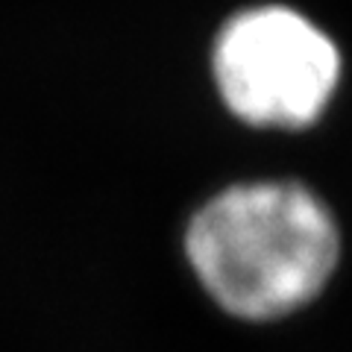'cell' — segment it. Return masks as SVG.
<instances>
[{
  "mask_svg": "<svg viewBox=\"0 0 352 352\" xmlns=\"http://www.w3.org/2000/svg\"><path fill=\"white\" fill-rule=\"evenodd\" d=\"M185 258L220 311L267 323L326 291L340 264V226L305 182L247 179L191 214Z\"/></svg>",
  "mask_w": 352,
  "mask_h": 352,
  "instance_id": "1",
  "label": "cell"
},
{
  "mask_svg": "<svg viewBox=\"0 0 352 352\" xmlns=\"http://www.w3.org/2000/svg\"><path fill=\"white\" fill-rule=\"evenodd\" d=\"M344 56L338 41L288 3H256L223 21L212 80L229 115L256 129H305L332 106Z\"/></svg>",
  "mask_w": 352,
  "mask_h": 352,
  "instance_id": "2",
  "label": "cell"
}]
</instances>
